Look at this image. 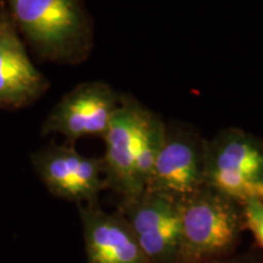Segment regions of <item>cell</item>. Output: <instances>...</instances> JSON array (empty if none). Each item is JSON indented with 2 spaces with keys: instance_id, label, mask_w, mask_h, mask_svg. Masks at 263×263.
Listing matches in <instances>:
<instances>
[{
  "instance_id": "cell-1",
  "label": "cell",
  "mask_w": 263,
  "mask_h": 263,
  "mask_svg": "<svg viewBox=\"0 0 263 263\" xmlns=\"http://www.w3.org/2000/svg\"><path fill=\"white\" fill-rule=\"evenodd\" d=\"M18 33L39 57L77 64L89 55L91 24L80 0H5Z\"/></svg>"
},
{
  "instance_id": "cell-2",
  "label": "cell",
  "mask_w": 263,
  "mask_h": 263,
  "mask_svg": "<svg viewBox=\"0 0 263 263\" xmlns=\"http://www.w3.org/2000/svg\"><path fill=\"white\" fill-rule=\"evenodd\" d=\"M242 227L241 205L202 186L180 202V263H202L224 255Z\"/></svg>"
},
{
  "instance_id": "cell-3",
  "label": "cell",
  "mask_w": 263,
  "mask_h": 263,
  "mask_svg": "<svg viewBox=\"0 0 263 263\" xmlns=\"http://www.w3.org/2000/svg\"><path fill=\"white\" fill-rule=\"evenodd\" d=\"M205 185L239 205L263 201V143L236 128L219 132L207 143Z\"/></svg>"
},
{
  "instance_id": "cell-4",
  "label": "cell",
  "mask_w": 263,
  "mask_h": 263,
  "mask_svg": "<svg viewBox=\"0 0 263 263\" xmlns=\"http://www.w3.org/2000/svg\"><path fill=\"white\" fill-rule=\"evenodd\" d=\"M207 143L188 127L166 126L163 145L145 190L179 202L199 192L205 186Z\"/></svg>"
},
{
  "instance_id": "cell-5",
  "label": "cell",
  "mask_w": 263,
  "mask_h": 263,
  "mask_svg": "<svg viewBox=\"0 0 263 263\" xmlns=\"http://www.w3.org/2000/svg\"><path fill=\"white\" fill-rule=\"evenodd\" d=\"M120 212L150 263H180V202L156 192L123 200Z\"/></svg>"
},
{
  "instance_id": "cell-6",
  "label": "cell",
  "mask_w": 263,
  "mask_h": 263,
  "mask_svg": "<svg viewBox=\"0 0 263 263\" xmlns=\"http://www.w3.org/2000/svg\"><path fill=\"white\" fill-rule=\"evenodd\" d=\"M39 179L51 195L66 201L94 203L106 188L103 161L82 155L72 145H52L32 156Z\"/></svg>"
},
{
  "instance_id": "cell-7",
  "label": "cell",
  "mask_w": 263,
  "mask_h": 263,
  "mask_svg": "<svg viewBox=\"0 0 263 263\" xmlns=\"http://www.w3.org/2000/svg\"><path fill=\"white\" fill-rule=\"evenodd\" d=\"M120 103L121 97L107 83L78 84L50 111L43 133L61 134L70 141L84 137L103 138Z\"/></svg>"
},
{
  "instance_id": "cell-8",
  "label": "cell",
  "mask_w": 263,
  "mask_h": 263,
  "mask_svg": "<svg viewBox=\"0 0 263 263\" xmlns=\"http://www.w3.org/2000/svg\"><path fill=\"white\" fill-rule=\"evenodd\" d=\"M150 111L130 98H121L103 139L101 157L106 188L129 200L138 196L134 183V162L139 149L141 132Z\"/></svg>"
},
{
  "instance_id": "cell-9",
  "label": "cell",
  "mask_w": 263,
  "mask_h": 263,
  "mask_svg": "<svg viewBox=\"0 0 263 263\" xmlns=\"http://www.w3.org/2000/svg\"><path fill=\"white\" fill-rule=\"evenodd\" d=\"M48 81L33 65L5 6L0 9V107L32 104L47 90Z\"/></svg>"
},
{
  "instance_id": "cell-10",
  "label": "cell",
  "mask_w": 263,
  "mask_h": 263,
  "mask_svg": "<svg viewBox=\"0 0 263 263\" xmlns=\"http://www.w3.org/2000/svg\"><path fill=\"white\" fill-rule=\"evenodd\" d=\"M87 263H150L120 211L107 213L97 202L80 205Z\"/></svg>"
},
{
  "instance_id": "cell-11",
  "label": "cell",
  "mask_w": 263,
  "mask_h": 263,
  "mask_svg": "<svg viewBox=\"0 0 263 263\" xmlns=\"http://www.w3.org/2000/svg\"><path fill=\"white\" fill-rule=\"evenodd\" d=\"M166 136V123L157 115L150 112L141 132L139 149L134 162V183L138 196L146 189L154 166Z\"/></svg>"
},
{
  "instance_id": "cell-12",
  "label": "cell",
  "mask_w": 263,
  "mask_h": 263,
  "mask_svg": "<svg viewBox=\"0 0 263 263\" xmlns=\"http://www.w3.org/2000/svg\"><path fill=\"white\" fill-rule=\"evenodd\" d=\"M242 207L244 226L257 240L263 248V201L261 200H250Z\"/></svg>"
},
{
  "instance_id": "cell-13",
  "label": "cell",
  "mask_w": 263,
  "mask_h": 263,
  "mask_svg": "<svg viewBox=\"0 0 263 263\" xmlns=\"http://www.w3.org/2000/svg\"><path fill=\"white\" fill-rule=\"evenodd\" d=\"M203 263H206V262H203ZM213 263H217V262H213Z\"/></svg>"
}]
</instances>
